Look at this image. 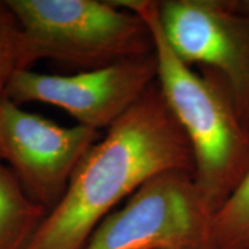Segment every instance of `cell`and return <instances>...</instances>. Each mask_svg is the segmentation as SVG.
<instances>
[{
  "mask_svg": "<svg viewBox=\"0 0 249 249\" xmlns=\"http://www.w3.org/2000/svg\"><path fill=\"white\" fill-rule=\"evenodd\" d=\"M171 171L194 174V155L156 80L90 149L28 249H85L120 201Z\"/></svg>",
  "mask_w": 249,
  "mask_h": 249,
  "instance_id": "6da1fadb",
  "label": "cell"
},
{
  "mask_svg": "<svg viewBox=\"0 0 249 249\" xmlns=\"http://www.w3.org/2000/svg\"><path fill=\"white\" fill-rule=\"evenodd\" d=\"M112 4L141 15L150 28L158 85L191 143L195 185L216 214L249 172V130L222 83L208 73H196L174 53L161 30L157 1L112 0Z\"/></svg>",
  "mask_w": 249,
  "mask_h": 249,
  "instance_id": "7a4b0ae2",
  "label": "cell"
},
{
  "mask_svg": "<svg viewBox=\"0 0 249 249\" xmlns=\"http://www.w3.org/2000/svg\"><path fill=\"white\" fill-rule=\"evenodd\" d=\"M22 34V68L52 60L81 71L155 53L148 23L98 0H5Z\"/></svg>",
  "mask_w": 249,
  "mask_h": 249,
  "instance_id": "3957f363",
  "label": "cell"
},
{
  "mask_svg": "<svg viewBox=\"0 0 249 249\" xmlns=\"http://www.w3.org/2000/svg\"><path fill=\"white\" fill-rule=\"evenodd\" d=\"M213 217L194 174L171 171L149 180L108 214L85 249H214Z\"/></svg>",
  "mask_w": 249,
  "mask_h": 249,
  "instance_id": "277c9868",
  "label": "cell"
},
{
  "mask_svg": "<svg viewBox=\"0 0 249 249\" xmlns=\"http://www.w3.org/2000/svg\"><path fill=\"white\" fill-rule=\"evenodd\" d=\"M158 18L174 53L219 81L249 130V0H163Z\"/></svg>",
  "mask_w": 249,
  "mask_h": 249,
  "instance_id": "5b68a950",
  "label": "cell"
},
{
  "mask_svg": "<svg viewBox=\"0 0 249 249\" xmlns=\"http://www.w3.org/2000/svg\"><path fill=\"white\" fill-rule=\"evenodd\" d=\"M102 132L77 124L64 127L6 98L0 104V155L28 197L50 213Z\"/></svg>",
  "mask_w": 249,
  "mask_h": 249,
  "instance_id": "8992f818",
  "label": "cell"
},
{
  "mask_svg": "<svg viewBox=\"0 0 249 249\" xmlns=\"http://www.w3.org/2000/svg\"><path fill=\"white\" fill-rule=\"evenodd\" d=\"M156 52L71 75H49L21 70L9 82L6 98L14 104L39 102L60 107L77 124L108 129L157 80Z\"/></svg>",
  "mask_w": 249,
  "mask_h": 249,
  "instance_id": "52a82bcc",
  "label": "cell"
},
{
  "mask_svg": "<svg viewBox=\"0 0 249 249\" xmlns=\"http://www.w3.org/2000/svg\"><path fill=\"white\" fill-rule=\"evenodd\" d=\"M49 213L28 197L0 160V249H28Z\"/></svg>",
  "mask_w": 249,
  "mask_h": 249,
  "instance_id": "ba28073f",
  "label": "cell"
},
{
  "mask_svg": "<svg viewBox=\"0 0 249 249\" xmlns=\"http://www.w3.org/2000/svg\"><path fill=\"white\" fill-rule=\"evenodd\" d=\"M214 249H249V172L213 222Z\"/></svg>",
  "mask_w": 249,
  "mask_h": 249,
  "instance_id": "9c48e42d",
  "label": "cell"
},
{
  "mask_svg": "<svg viewBox=\"0 0 249 249\" xmlns=\"http://www.w3.org/2000/svg\"><path fill=\"white\" fill-rule=\"evenodd\" d=\"M21 70L23 68L20 24L6 1H0V104L6 97L11 79Z\"/></svg>",
  "mask_w": 249,
  "mask_h": 249,
  "instance_id": "30bf717a",
  "label": "cell"
}]
</instances>
